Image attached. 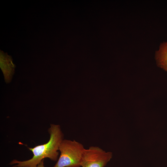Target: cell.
<instances>
[{"label": "cell", "mask_w": 167, "mask_h": 167, "mask_svg": "<svg viewBox=\"0 0 167 167\" xmlns=\"http://www.w3.org/2000/svg\"><path fill=\"white\" fill-rule=\"evenodd\" d=\"M48 132L50 134V138L47 143L33 148H28L33 154L32 158L23 161L14 160L9 164H17L12 167H37L45 158H49L54 161H57L59 155L58 151L63 139V134L60 126L58 125L51 124Z\"/></svg>", "instance_id": "1"}, {"label": "cell", "mask_w": 167, "mask_h": 167, "mask_svg": "<svg viewBox=\"0 0 167 167\" xmlns=\"http://www.w3.org/2000/svg\"><path fill=\"white\" fill-rule=\"evenodd\" d=\"M85 148L81 143L74 140L63 139L59 147L60 155L54 167H80Z\"/></svg>", "instance_id": "2"}, {"label": "cell", "mask_w": 167, "mask_h": 167, "mask_svg": "<svg viewBox=\"0 0 167 167\" xmlns=\"http://www.w3.org/2000/svg\"><path fill=\"white\" fill-rule=\"evenodd\" d=\"M112 153L97 146L85 149L80 163L82 167H105L112 157Z\"/></svg>", "instance_id": "3"}, {"label": "cell", "mask_w": 167, "mask_h": 167, "mask_svg": "<svg viewBox=\"0 0 167 167\" xmlns=\"http://www.w3.org/2000/svg\"><path fill=\"white\" fill-rule=\"evenodd\" d=\"M0 67L4 76V79L6 83H10L14 73L15 67L12 62L11 57L0 50Z\"/></svg>", "instance_id": "4"}, {"label": "cell", "mask_w": 167, "mask_h": 167, "mask_svg": "<svg viewBox=\"0 0 167 167\" xmlns=\"http://www.w3.org/2000/svg\"><path fill=\"white\" fill-rule=\"evenodd\" d=\"M155 58L158 66L167 72V42L161 43L158 50L156 51Z\"/></svg>", "instance_id": "5"}, {"label": "cell", "mask_w": 167, "mask_h": 167, "mask_svg": "<svg viewBox=\"0 0 167 167\" xmlns=\"http://www.w3.org/2000/svg\"><path fill=\"white\" fill-rule=\"evenodd\" d=\"M44 160H43L41 161L37 165V167H45L44 163Z\"/></svg>", "instance_id": "6"}, {"label": "cell", "mask_w": 167, "mask_h": 167, "mask_svg": "<svg viewBox=\"0 0 167 167\" xmlns=\"http://www.w3.org/2000/svg\"></svg>", "instance_id": "7"}]
</instances>
